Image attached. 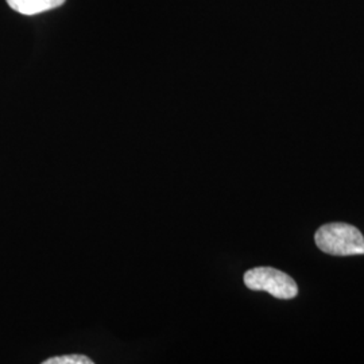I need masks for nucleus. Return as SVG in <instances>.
Instances as JSON below:
<instances>
[{
  "label": "nucleus",
  "mask_w": 364,
  "mask_h": 364,
  "mask_svg": "<svg viewBox=\"0 0 364 364\" xmlns=\"http://www.w3.org/2000/svg\"><path fill=\"white\" fill-rule=\"evenodd\" d=\"M314 242L318 250L335 257L363 255L364 236L347 223H328L321 225L316 234Z\"/></svg>",
  "instance_id": "obj_1"
},
{
  "label": "nucleus",
  "mask_w": 364,
  "mask_h": 364,
  "mask_svg": "<svg viewBox=\"0 0 364 364\" xmlns=\"http://www.w3.org/2000/svg\"><path fill=\"white\" fill-rule=\"evenodd\" d=\"M245 284L250 290L267 291L275 299H291L299 294L296 281L287 273L273 267H255L245 274Z\"/></svg>",
  "instance_id": "obj_2"
},
{
  "label": "nucleus",
  "mask_w": 364,
  "mask_h": 364,
  "mask_svg": "<svg viewBox=\"0 0 364 364\" xmlns=\"http://www.w3.org/2000/svg\"><path fill=\"white\" fill-rule=\"evenodd\" d=\"M14 11L22 15H37L54 10L65 3V0H6Z\"/></svg>",
  "instance_id": "obj_3"
},
{
  "label": "nucleus",
  "mask_w": 364,
  "mask_h": 364,
  "mask_svg": "<svg viewBox=\"0 0 364 364\" xmlns=\"http://www.w3.org/2000/svg\"><path fill=\"white\" fill-rule=\"evenodd\" d=\"M43 364H93V360H91L87 356H84V355L72 353V355L50 358V359L45 360Z\"/></svg>",
  "instance_id": "obj_4"
}]
</instances>
